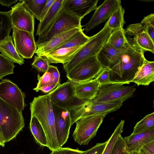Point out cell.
<instances>
[{
	"label": "cell",
	"mask_w": 154,
	"mask_h": 154,
	"mask_svg": "<svg viewBox=\"0 0 154 154\" xmlns=\"http://www.w3.org/2000/svg\"><path fill=\"white\" fill-rule=\"evenodd\" d=\"M12 30L14 44L18 54L23 58H32L37 49L34 35L14 27Z\"/></svg>",
	"instance_id": "cell-15"
},
{
	"label": "cell",
	"mask_w": 154,
	"mask_h": 154,
	"mask_svg": "<svg viewBox=\"0 0 154 154\" xmlns=\"http://www.w3.org/2000/svg\"><path fill=\"white\" fill-rule=\"evenodd\" d=\"M26 9L38 20L40 21L41 14L47 0H21Z\"/></svg>",
	"instance_id": "cell-29"
},
{
	"label": "cell",
	"mask_w": 154,
	"mask_h": 154,
	"mask_svg": "<svg viewBox=\"0 0 154 154\" xmlns=\"http://www.w3.org/2000/svg\"><path fill=\"white\" fill-rule=\"evenodd\" d=\"M128 43L131 46L144 52L154 53V42L147 34L140 23L129 25L124 29Z\"/></svg>",
	"instance_id": "cell-10"
},
{
	"label": "cell",
	"mask_w": 154,
	"mask_h": 154,
	"mask_svg": "<svg viewBox=\"0 0 154 154\" xmlns=\"http://www.w3.org/2000/svg\"><path fill=\"white\" fill-rule=\"evenodd\" d=\"M120 5L121 1L120 0H105L97 7L89 21L84 26L86 32L108 20Z\"/></svg>",
	"instance_id": "cell-16"
},
{
	"label": "cell",
	"mask_w": 154,
	"mask_h": 154,
	"mask_svg": "<svg viewBox=\"0 0 154 154\" xmlns=\"http://www.w3.org/2000/svg\"><path fill=\"white\" fill-rule=\"evenodd\" d=\"M63 0H55L49 11L38 24L36 35L39 36L43 35L51 27L62 8Z\"/></svg>",
	"instance_id": "cell-22"
},
{
	"label": "cell",
	"mask_w": 154,
	"mask_h": 154,
	"mask_svg": "<svg viewBox=\"0 0 154 154\" xmlns=\"http://www.w3.org/2000/svg\"><path fill=\"white\" fill-rule=\"evenodd\" d=\"M73 83L75 96L80 99L86 100L94 99L97 94L100 87V85L94 79Z\"/></svg>",
	"instance_id": "cell-19"
},
{
	"label": "cell",
	"mask_w": 154,
	"mask_h": 154,
	"mask_svg": "<svg viewBox=\"0 0 154 154\" xmlns=\"http://www.w3.org/2000/svg\"><path fill=\"white\" fill-rule=\"evenodd\" d=\"M12 29L10 17L8 12L0 11V42L9 35Z\"/></svg>",
	"instance_id": "cell-32"
},
{
	"label": "cell",
	"mask_w": 154,
	"mask_h": 154,
	"mask_svg": "<svg viewBox=\"0 0 154 154\" xmlns=\"http://www.w3.org/2000/svg\"><path fill=\"white\" fill-rule=\"evenodd\" d=\"M98 0H64L62 8L82 20L97 8Z\"/></svg>",
	"instance_id": "cell-17"
},
{
	"label": "cell",
	"mask_w": 154,
	"mask_h": 154,
	"mask_svg": "<svg viewBox=\"0 0 154 154\" xmlns=\"http://www.w3.org/2000/svg\"><path fill=\"white\" fill-rule=\"evenodd\" d=\"M154 130V112L145 116L136 124L132 134H135Z\"/></svg>",
	"instance_id": "cell-30"
},
{
	"label": "cell",
	"mask_w": 154,
	"mask_h": 154,
	"mask_svg": "<svg viewBox=\"0 0 154 154\" xmlns=\"http://www.w3.org/2000/svg\"><path fill=\"white\" fill-rule=\"evenodd\" d=\"M97 55L89 57L81 61L66 73V77L69 81L75 83L95 78L103 69L97 59Z\"/></svg>",
	"instance_id": "cell-8"
},
{
	"label": "cell",
	"mask_w": 154,
	"mask_h": 154,
	"mask_svg": "<svg viewBox=\"0 0 154 154\" xmlns=\"http://www.w3.org/2000/svg\"><path fill=\"white\" fill-rule=\"evenodd\" d=\"M125 9L120 5L108 20L109 27L113 30L123 28L125 23L124 19Z\"/></svg>",
	"instance_id": "cell-31"
},
{
	"label": "cell",
	"mask_w": 154,
	"mask_h": 154,
	"mask_svg": "<svg viewBox=\"0 0 154 154\" xmlns=\"http://www.w3.org/2000/svg\"><path fill=\"white\" fill-rule=\"evenodd\" d=\"M107 141L101 143H97L90 149L84 151L82 154H102L104 150Z\"/></svg>",
	"instance_id": "cell-39"
},
{
	"label": "cell",
	"mask_w": 154,
	"mask_h": 154,
	"mask_svg": "<svg viewBox=\"0 0 154 154\" xmlns=\"http://www.w3.org/2000/svg\"><path fill=\"white\" fill-rule=\"evenodd\" d=\"M8 12L12 27L34 35L35 17L25 8L21 0Z\"/></svg>",
	"instance_id": "cell-12"
},
{
	"label": "cell",
	"mask_w": 154,
	"mask_h": 154,
	"mask_svg": "<svg viewBox=\"0 0 154 154\" xmlns=\"http://www.w3.org/2000/svg\"><path fill=\"white\" fill-rule=\"evenodd\" d=\"M5 142L4 139L0 134V144L1 146L4 147L5 146Z\"/></svg>",
	"instance_id": "cell-47"
},
{
	"label": "cell",
	"mask_w": 154,
	"mask_h": 154,
	"mask_svg": "<svg viewBox=\"0 0 154 154\" xmlns=\"http://www.w3.org/2000/svg\"><path fill=\"white\" fill-rule=\"evenodd\" d=\"M24 125L22 113L0 98V134L5 143L15 137Z\"/></svg>",
	"instance_id": "cell-3"
},
{
	"label": "cell",
	"mask_w": 154,
	"mask_h": 154,
	"mask_svg": "<svg viewBox=\"0 0 154 154\" xmlns=\"http://www.w3.org/2000/svg\"><path fill=\"white\" fill-rule=\"evenodd\" d=\"M154 81V62L145 60L132 82L138 86L148 85Z\"/></svg>",
	"instance_id": "cell-24"
},
{
	"label": "cell",
	"mask_w": 154,
	"mask_h": 154,
	"mask_svg": "<svg viewBox=\"0 0 154 154\" xmlns=\"http://www.w3.org/2000/svg\"><path fill=\"white\" fill-rule=\"evenodd\" d=\"M125 154H139L137 152H129L127 151Z\"/></svg>",
	"instance_id": "cell-48"
},
{
	"label": "cell",
	"mask_w": 154,
	"mask_h": 154,
	"mask_svg": "<svg viewBox=\"0 0 154 154\" xmlns=\"http://www.w3.org/2000/svg\"><path fill=\"white\" fill-rule=\"evenodd\" d=\"M106 43L117 49H121L126 47L129 44L126 38L123 28L112 30Z\"/></svg>",
	"instance_id": "cell-27"
},
{
	"label": "cell",
	"mask_w": 154,
	"mask_h": 154,
	"mask_svg": "<svg viewBox=\"0 0 154 154\" xmlns=\"http://www.w3.org/2000/svg\"><path fill=\"white\" fill-rule=\"evenodd\" d=\"M17 2V0H1L0 4L2 6L7 7L8 8Z\"/></svg>",
	"instance_id": "cell-46"
},
{
	"label": "cell",
	"mask_w": 154,
	"mask_h": 154,
	"mask_svg": "<svg viewBox=\"0 0 154 154\" xmlns=\"http://www.w3.org/2000/svg\"><path fill=\"white\" fill-rule=\"evenodd\" d=\"M84 151L78 149H74L69 147H60L51 151L50 154H82Z\"/></svg>",
	"instance_id": "cell-40"
},
{
	"label": "cell",
	"mask_w": 154,
	"mask_h": 154,
	"mask_svg": "<svg viewBox=\"0 0 154 154\" xmlns=\"http://www.w3.org/2000/svg\"><path fill=\"white\" fill-rule=\"evenodd\" d=\"M121 101L95 102L86 100L67 109L70 113L72 125L76 122L86 116L94 114H106L116 111L123 104Z\"/></svg>",
	"instance_id": "cell-5"
},
{
	"label": "cell",
	"mask_w": 154,
	"mask_h": 154,
	"mask_svg": "<svg viewBox=\"0 0 154 154\" xmlns=\"http://www.w3.org/2000/svg\"><path fill=\"white\" fill-rule=\"evenodd\" d=\"M51 103L57 138L60 148L66 143L69 137L72 126L70 114L67 109L59 106L52 102Z\"/></svg>",
	"instance_id": "cell-14"
},
{
	"label": "cell",
	"mask_w": 154,
	"mask_h": 154,
	"mask_svg": "<svg viewBox=\"0 0 154 154\" xmlns=\"http://www.w3.org/2000/svg\"><path fill=\"white\" fill-rule=\"evenodd\" d=\"M0 52L3 56L20 65L24 64V60L17 52L13 42L12 37L9 35L0 42Z\"/></svg>",
	"instance_id": "cell-25"
},
{
	"label": "cell",
	"mask_w": 154,
	"mask_h": 154,
	"mask_svg": "<svg viewBox=\"0 0 154 154\" xmlns=\"http://www.w3.org/2000/svg\"><path fill=\"white\" fill-rule=\"evenodd\" d=\"M82 28H76L56 35L48 42L40 44L35 52L37 56L45 57L61 46Z\"/></svg>",
	"instance_id": "cell-18"
},
{
	"label": "cell",
	"mask_w": 154,
	"mask_h": 154,
	"mask_svg": "<svg viewBox=\"0 0 154 154\" xmlns=\"http://www.w3.org/2000/svg\"><path fill=\"white\" fill-rule=\"evenodd\" d=\"M108 23L107 20L100 31L92 36L90 40L78 51L70 61L63 64L66 73L81 61L97 55L106 43L113 30L109 27Z\"/></svg>",
	"instance_id": "cell-4"
},
{
	"label": "cell",
	"mask_w": 154,
	"mask_h": 154,
	"mask_svg": "<svg viewBox=\"0 0 154 154\" xmlns=\"http://www.w3.org/2000/svg\"><path fill=\"white\" fill-rule=\"evenodd\" d=\"M91 38L92 36L89 37L85 35L82 29L76 32L64 43L56 49L82 46L88 42Z\"/></svg>",
	"instance_id": "cell-28"
},
{
	"label": "cell",
	"mask_w": 154,
	"mask_h": 154,
	"mask_svg": "<svg viewBox=\"0 0 154 154\" xmlns=\"http://www.w3.org/2000/svg\"><path fill=\"white\" fill-rule=\"evenodd\" d=\"M30 129L36 141L39 145L48 147L46 134L40 123L34 116H31Z\"/></svg>",
	"instance_id": "cell-26"
},
{
	"label": "cell",
	"mask_w": 154,
	"mask_h": 154,
	"mask_svg": "<svg viewBox=\"0 0 154 154\" xmlns=\"http://www.w3.org/2000/svg\"><path fill=\"white\" fill-rule=\"evenodd\" d=\"M82 46L57 49L49 53L45 57L51 63L63 64L70 61Z\"/></svg>",
	"instance_id": "cell-23"
},
{
	"label": "cell",
	"mask_w": 154,
	"mask_h": 154,
	"mask_svg": "<svg viewBox=\"0 0 154 154\" xmlns=\"http://www.w3.org/2000/svg\"><path fill=\"white\" fill-rule=\"evenodd\" d=\"M127 151L124 138L120 135L114 146L112 154H125Z\"/></svg>",
	"instance_id": "cell-38"
},
{
	"label": "cell",
	"mask_w": 154,
	"mask_h": 154,
	"mask_svg": "<svg viewBox=\"0 0 154 154\" xmlns=\"http://www.w3.org/2000/svg\"><path fill=\"white\" fill-rule=\"evenodd\" d=\"M31 116L38 120L45 131L48 147L52 151L60 148L55 131L54 116L49 95L34 97L30 103Z\"/></svg>",
	"instance_id": "cell-2"
},
{
	"label": "cell",
	"mask_w": 154,
	"mask_h": 154,
	"mask_svg": "<svg viewBox=\"0 0 154 154\" xmlns=\"http://www.w3.org/2000/svg\"><path fill=\"white\" fill-rule=\"evenodd\" d=\"M100 86L111 84L108 68H103L94 79Z\"/></svg>",
	"instance_id": "cell-37"
},
{
	"label": "cell",
	"mask_w": 154,
	"mask_h": 154,
	"mask_svg": "<svg viewBox=\"0 0 154 154\" xmlns=\"http://www.w3.org/2000/svg\"><path fill=\"white\" fill-rule=\"evenodd\" d=\"M128 151L138 152L145 145L154 140V130L124 138Z\"/></svg>",
	"instance_id": "cell-21"
},
{
	"label": "cell",
	"mask_w": 154,
	"mask_h": 154,
	"mask_svg": "<svg viewBox=\"0 0 154 154\" xmlns=\"http://www.w3.org/2000/svg\"><path fill=\"white\" fill-rule=\"evenodd\" d=\"M136 88L118 84H110L100 86L96 97L95 102L121 101L123 102L132 97Z\"/></svg>",
	"instance_id": "cell-9"
},
{
	"label": "cell",
	"mask_w": 154,
	"mask_h": 154,
	"mask_svg": "<svg viewBox=\"0 0 154 154\" xmlns=\"http://www.w3.org/2000/svg\"><path fill=\"white\" fill-rule=\"evenodd\" d=\"M144 52L129 45L116 64L109 69L112 84H129L142 66Z\"/></svg>",
	"instance_id": "cell-1"
},
{
	"label": "cell",
	"mask_w": 154,
	"mask_h": 154,
	"mask_svg": "<svg viewBox=\"0 0 154 154\" xmlns=\"http://www.w3.org/2000/svg\"><path fill=\"white\" fill-rule=\"evenodd\" d=\"M48 94L51 102L67 109L81 103L86 100L75 96L73 83L69 81L60 84Z\"/></svg>",
	"instance_id": "cell-11"
},
{
	"label": "cell",
	"mask_w": 154,
	"mask_h": 154,
	"mask_svg": "<svg viewBox=\"0 0 154 154\" xmlns=\"http://www.w3.org/2000/svg\"><path fill=\"white\" fill-rule=\"evenodd\" d=\"M31 66L39 71L45 72L49 66V62L44 57L35 56Z\"/></svg>",
	"instance_id": "cell-35"
},
{
	"label": "cell",
	"mask_w": 154,
	"mask_h": 154,
	"mask_svg": "<svg viewBox=\"0 0 154 154\" xmlns=\"http://www.w3.org/2000/svg\"><path fill=\"white\" fill-rule=\"evenodd\" d=\"M57 87V86L56 85L53 84L39 88L37 92L41 91L45 93H48Z\"/></svg>",
	"instance_id": "cell-45"
},
{
	"label": "cell",
	"mask_w": 154,
	"mask_h": 154,
	"mask_svg": "<svg viewBox=\"0 0 154 154\" xmlns=\"http://www.w3.org/2000/svg\"><path fill=\"white\" fill-rule=\"evenodd\" d=\"M14 63L0 54V80L4 77L14 73Z\"/></svg>",
	"instance_id": "cell-34"
},
{
	"label": "cell",
	"mask_w": 154,
	"mask_h": 154,
	"mask_svg": "<svg viewBox=\"0 0 154 154\" xmlns=\"http://www.w3.org/2000/svg\"><path fill=\"white\" fill-rule=\"evenodd\" d=\"M37 77L38 82L36 87L33 89L37 92L39 88L54 84L52 76L47 71L41 76L38 75Z\"/></svg>",
	"instance_id": "cell-36"
},
{
	"label": "cell",
	"mask_w": 154,
	"mask_h": 154,
	"mask_svg": "<svg viewBox=\"0 0 154 154\" xmlns=\"http://www.w3.org/2000/svg\"><path fill=\"white\" fill-rule=\"evenodd\" d=\"M25 97L24 93L12 82L5 79L0 82V98L22 113L26 106Z\"/></svg>",
	"instance_id": "cell-13"
},
{
	"label": "cell",
	"mask_w": 154,
	"mask_h": 154,
	"mask_svg": "<svg viewBox=\"0 0 154 154\" xmlns=\"http://www.w3.org/2000/svg\"><path fill=\"white\" fill-rule=\"evenodd\" d=\"M137 152L139 154H154V140L145 145Z\"/></svg>",
	"instance_id": "cell-42"
},
{
	"label": "cell",
	"mask_w": 154,
	"mask_h": 154,
	"mask_svg": "<svg viewBox=\"0 0 154 154\" xmlns=\"http://www.w3.org/2000/svg\"><path fill=\"white\" fill-rule=\"evenodd\" d=\"M125 121L121 120L109 139L102 154H112L114 146L119 136L121 135L123 130Z\"/></svg>",
	"instance_id": "cell-33"
},
{
	"label": "cell",
	"mask_w": 154,
	"mask_h": 154,
	"mask_svg": "<svg viewBox=\"0 0 154 154\" xmlns=\"http://www.w3.org/2000/svg\"><path fill=\"white\" fill-rule=\"evenodd\" d=\"M0 146H1V145L0 144Z\"/></svg>",
	"instance_id": "cell-49"
},
{
	"label": "cell",
	"mask_w": 154,
	"mask_h": 154,
	"mask_svg": "<svg viewBox=\"0 0 154 154\" xmlns=\"http://www.w3.org/2000/svg\"><path fill=\"white\" fill-rule=\"evenodd\" d=\"M55 0H47L41 14L40 22L42 20L46 14L49 11Z\"/></svg>",
	"instance_id": "cell-44"
},
{
	"label": "cell",
	"mask_w": 154,
	"mask_h": 154,
	"mask_svg": "<svg viewBox=\"0 0 154 154\" xmlns=\"http://www.w3.org/2000/svg\"><path fill=\"white\" fill-rule=\"evenodd\" d=\"M47 71L51 75L52 77L54 84L57 86L60 85V74L57 67L50 65Z\"/></svg>",
	"instance_id": "cell-41"
},
{
	"label": "cell",
	"mask_w": 154,
	"mask_h": 154,
	"mask_svg": "<svg viewBox=\"0 0 154 154\" xmlns=\"http://www.w3.org/2000/svg\"><path fill=\"white\" fill-rule=\"evenodd\" d=\"M125 48L119 49L106 43L97 54V59L103 69L111 68L116 63Z\"/></svg>",
	"instance_id": "cell-20"
},
{
	"label": "cell",
	"mask_w": 154,
	"mask_h": 154,
	"mask_svg": "<svg viewBox=\"0 0 154 154\" xmlns=\"http://www.w3.org/2000/svg\"><path fill=\"white\" fill-rule=\"evenodd\" d=\"M106 114H94L85 117L75 122L72 134L75 142L80 145H87L96 135Z\"/></svg>",
	"instance_id": "cell-7"
},
{
	"label": "cell",
	"mask_w": 154,
	"mask_h": 154,
	"mask_svg": "<svg viewBox=\"0 0 154 154\" xmlns=\"http://www.w3.org/2000/svg\"><path fill=\"white\" fill-rule=\"evenodd\" d=\"M81 20L62 8L51 27L44 34L38 36L35 42L37 48L56 35L75 28H82Z\"/></svg>",
	"instance_id": "cell-6"
},
{
	"label": "cell",
	"mask_w": 154,
	"mask_h": 154,
	"mask_svg": "<svg viewBox=\"0 0 154 154\" xmlns=\"http://www.w3.org/2000/svg\"><path fill=\"white\" fill-rule=\"evenodd\" d=\"M140 23L143 26L151 25L154 26V14L151 13L144 17Z\"/></svg>",
	"instance_id": "cell-43"
}]
</instances>
